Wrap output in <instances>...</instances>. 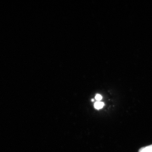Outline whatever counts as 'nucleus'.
I'll use <instances>...</instances> for the list:
<instances>
[{"mask_svg":"<svg viewBox=\"0 0 152 152\" xmlns=\"http://www.w3.org/2000/svg\"><path fill=\"white\" fill-rule=\"evenodd\" d=\"M94 99H92V102H94Z\"/></svg>","mask_w":152,"mask_h":152,"instance_id":"20e7f679","label":"nucleus"},{"mask_svg":"<svg viewBox=\"0 0 152 152\" xmlns=\"http://www.w3.org/2000/svg\"><path fill=\"white\" fill-rule=\"evenodd\" d=\"M139 152H152V145L144 148H142Z\"/></svg>","mask_w":152,"mask_h":152,"instance_id":"f257e3e1","label":"nucleus"},{"mask_svg":"<svg viewBox=\"0 0 152 152\" xmlns=\"http://www.w3.org/2000/svg\"><path fill=\"white\" fill-rule=\"evenodd\" d=\"M95 99L97 101H100L102 99V96L100 94H97L95 96Z\"/></svg>","mask_w":152,"mask_h":152,"instance_id":"7ed1b4c3","label":"nucleus"},{"mask_svg":"<svg viewBox=\"0 0 152 152\" xmlns=\"http://www.w3.org/2000/svg\"><path fill=\"white\" fill-rule=\"evenodd\" d=\"M104 105V104L103 102H97L94 104V107L95 108L97 109V110H99V109L102 108Z\"/></svg>","mask_w":152,"mask_h":152,"instance_id":"f03ea898","label":"nucleus"}]
</instances>
